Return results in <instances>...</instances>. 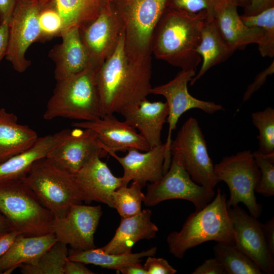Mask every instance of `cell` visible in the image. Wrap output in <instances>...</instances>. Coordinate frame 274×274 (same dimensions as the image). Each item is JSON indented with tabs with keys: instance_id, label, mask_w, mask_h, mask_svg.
<instances>
[{
	"instance_id": "1",
	"label": "cell",
	"mask_w": 274,
	"mask_h": 274,
	"mask_svg": "<svg viewBox=\"0 0 274 274\" xmlns=\"http://www.w3.org/2000/svg\"><path fill=\"white\" fill-rule=\"evenodd\" d=\"M151 57L129 59L126 54L124 32L112 55L97 72V83L102 116L120 113L147 98L152 88Z\"/></svg>"
},
{
	"instance_id": "2",
	"label": "cell",
	"mask_w": 274,
	"mask_h": 274,
	"mask_svg": "<svg viewBox=\"0 0 274 274\" xmlns=\"http://www.w3.org/2000/svg\"><path fill=\"white\" fill-rule=\"evenodd\" d=\"M208 14H191L166 7L153 33L152 54L181 70H196L201 61L196 49Z\"/></svg>"
},
{
	"instance_id": "3",
	"label": "cell",
	"mask_w": 274,
	"mask_h": 274,
	"mask_svg": "<svg viewBox=\"0 0 274 274\" xmlns=\"http://www.w3.org/2000/svg\"><path fill=\"white\" fill-rule=\"evenodd\" d=\"M214 197L202 209L190 214L180 230L168 235L169 251L175 257L182 259L188 250L208 241L234 244L226 195L218 188Z\"/></svg>"
},
{
	"instance_id": "4",
	"label": "cell",
	"mask_w": 274,
	"mask_h": 274,
	"mask_svg": "<svg viewBox=\"0 0 274 274\" xmlns=\"http://www.w3.org/2000/svg\"><path fill=\"white\" fill-rule=\"evenodd\" d=\"M99 68L89 66L57 84L43 118H64L90 121L102 117L97 74Z\"/></svg>"
},
{
	"instance_id": "5",
	"label": "cell",
	"mask_w": 274,
	"mask_h": 274,
	"mask_svg": "<svg viewBox=\"0 0 274 274\" xmlns=\"http://www.w3.org/2000/svg\"><path fill=\"white\" fill-rule=\"evenodd\" d=\"M0 213L11 230L37 236L52 232L54 216L22 178L0 181Z\"/></svg>"
},
{
	"instance_id": "6",
	"label": "cell",
	"mask_w": 274,
	"mask_h": 274,
	"mask_svg": "<svg viewBox=\"0 0 274 274\" xmlns=\"http://www.w3.org/2000/svg\"><path fill=\"white\" fill-rule=\"evenodd\" d=\"M22 179L54 217H63L72 205L85 202L75 176L47 158L35 162Z\"/></svg>"
},
{
	"instance_id": "7",
	"label": "cell",
	"mask_w": 274,
	"mask_h": 274,
	"mask_svg": "<svg viewBox=\"0 0 274 274\" xmlns=\"http://www.w3.org/2000/svg\"><path fill=\"white\" fill-rule=\"evenodd\" d=\"M168 0H117L112 2L123 24L124 49L134 60L151 57L154 29Z\"/></svg>"
},
{
	"instance_id": "8",
	"label": "cell",
	"mask_w": 274,
	"mask_h": 274,
	"mask_svg": "<svg viewBox=\"0 0 274 274\" xmlns=\"http://www.w3.org/2000/svg\"><path fill=\"white\" fill-rule=\"evenodd\" d=\"M176 158L197 184L210 191L220 181L210 158L204 136L196 118L190 117L183 124L169 148Z\"/></svg>"
},
{
	"instance_id": "9",
	"label": "cell",
	"mask_w": 274,
	"mask_h": 274,
	"mask_svg": "<svg viewBox=\"0 0 274 274\" xmlns=\"http://www.w3.org/2000/svg\"><path fill=\"white\" fill-rule=\"evenodd\" d=\"M214 169L220 182H224L228 187V208L243 203L251 216L258 218L262 207L257 201L255 188L260 179V172L253 153L244 150L226 156L214 164Z\"/></svg>"
},
{
	"instance_id": "10",
	"label": "cell",
	"mask_w": 274,
	"mask_h": 274,
	"mask_svg": "<svg viewBox=\"0 0 274 274\" xmlns=\"http://www.w3.org/2000/svg\"><path fill=\"white\" fill-rule=\"evenodd\" d=\"M210 191L195 183L180 162L172 157L168 170L157 181L147 186L144 204L154 207L170 199H182L193 203L195 211L204 207L214 198Z\"/></svg>"
},
{
	"instance_id": "11",
	"label": "cell",
	"mask_w": 274,
	"mask_h": 274,
	"mask_svg": "<svg viewBox=\"0 0 274 274\" xmlns=\"http://www.w3.org/2000/svg\"><path fill=\"white\" fill-rule=\"evenodd\" d=\"M45 1L18 0L13 13L9 24L6 57L19 73L25 72L31 64L25 53L33 43L39 40V14Z\"/></svg>"
},
{
	"instance_id": "12",
	"label": "cell",
	"mask_w": 274,
	"mask_h": 274,
	"mask_svg": "<svg viewBox=\"0 0 274 274\" xmlns=\"http://www.w3.org/2000/svg\"><path fill=\"white\" fill-rule=\"evenodd\" d=\"M195 75V70H181L168 82L152 87L150 90V94L163 96L166 99L168 108L166 120L168 124V130L165 143V170L168 169L171 162L172 156L169 148L172 141V132L176 128L177 124L181 116L187 111L193 109H200L209 114L224 110L223 107L219 104L199 99L189 93L187 85Z\"/></svg>"
},
{
	"instance_id": "13",
	"label": "cell",
	"mask_w": 274,
	"mask_h": 274,
	"mask_svg": "<svg viewBox=\"0 0 274 274\" xmlns=\"http://www.w3.org/2000/svg\"><path fill=\"white\" fill-rule=\"evenodd\" d=\"M79 32L90 66L99 68L116 48L123 24L111 2L95 19L79 27Z\"/></svg>"
},
{
	"instance_id": "14",
	"label": "cell",
	"mask_w": 274,
	"mask_h": 274,
	"mask_svg": "<svg viewBox=\"0 0 274 274\" xmlns=\"http://www.w3.org/2000/svg\"><path fill=\"white\" fill-rule=\"evenodd\" d=\"M74 127L58 132V141L46 157L74 176L92 158L107 153L93 130Z\"/></svg>"
},
{
	"instance_id": "15",
	"label": "cell",
	"mask_w": 274,
	"mask_h": 274,
	"mask_svg": "<svg viewBox=\"0 0 274 274\" xmlns=\"http://www.w3.org/2000/svg\"><path fill=\"white\" fill-rule=\"evenodd\" d=\"M102 213L99 205L73 204L64 217H54L52 231L57 241L70 245L73 249L82 251L95 248L94 235Z\"/></svg>"
},
{
	"instance_id": "16",
	"label": "cell",
	"mask_w": 274,
	"mask_h": 274,
	"mask_svg": "<svg viewBox=\"0 0 274 274\" xmlns=\"http://www.w3.org/2000/svg\"><path fill=\"white\" fill-rule=\"evenodd\" d=\"M232 221L235 245L252 260L263 273L274 272V255L265 239L262 224L238 205L228 208Z\"/></svg>"
},
{
	"instance_id": "17",
	"label": "cell",
	"mask_w": 274,
	"mask_h": 274,
	"mask_svg": "<svg viewBox=\"0 0 274 274\" xmlns=\"http://www.w3.org/2000/svg\"><path fill=\"white\" fill-rule=\"evenodd\" d=\"M72 126L93 130L108 154L132 149L141 151L150 149L146 140L134 127L125 121H120L114 114L105 115L90 121H77Z\"/></svg>"
},
{
	"instance_id": "18",
	"label": "cell",
	"mask_w": 274,
	"mask_h": 274,
	"mask_svg": "<svg viewBox=\"0 0 274 274\" xmlns=\"http://www.w3.org/2000/svg\"><path fill=\"white\" fill-rule=\"evenodd\" d=\"M109 154L123 168L121 186H127L132 181L138 182L143 188L147 183L155 182L164 174L166 158L165 144L151 148L144 152L136 149H129L124 156H119L114 152Z\"/></svg>"
},
{
	"instance_id": "19",
	"label": "cell",
	"mask_w": 274,
	"mask_h": 274,
	"mask_svg": "<svg viewBox=\"0 0 274 274\" xmlns=\"http://www.w3.org/2000/svg\"><path fill=\"white\" fill-rule=\"evenodd\" d=\"M100 158H92L74 176L85 194V202L96 201L112 208V195L122 186V178L115 176Z\"/></svg>"
},
{
	"instance_id": "20",
	"label": "cell",
	"mask_w": 274,
	"mask_h": 274,
	"mask_svg": "<svg viewBox=\"0 0 274 274\" xmlns=\"http://www.w3.org/2000/svg\"><path fill=\"white\" fill-rule=\"evenodd\" d=\"M168 114L166 102H151L147 98L120 113L125 122L138 130L150 148L162 144L161 132Z\"/></svg>"
},
{
	"instance_id": "21",
	"label": "cell",
	"mask_w": 274,
	"mask_h": 274,
	"mask_svg": "<svg viewBox=\"0 0 274 274\" xmlns=\"http://www.w3.org/2000/svg\"><path fill=\"white\" fill-rule=\"evenodd\" d=\"M60 37L61 43L55 45L49 53L55 64L54 77L56 81L90 66L88 55L81 39L79 27L66 29Z\"/></svg>"
},
{
	"instance_id": "22",
	"label": "cell",
	"mask_w": 274,
	"mask_h": 274,
	"mask_svg": "<svg viewBox=\"0 0 274 274\" xmlns=\"http://www.w3.org/2000/svg\"><path fill=\"white\" fill-rule=\"evenodd\" d=\"M237 7L231 0H221L214 14L222 35L235 50L244 49L250 44L259 45L263 36L260 28L248 26L244 23L238 13Z\"/></svg>"
},
{
	"instance_id": "23",
	"label": "cell",
	"mask_w": 274,
	"mask_h": 274,
	"mask_svg": "<svg viewBox=\"0 0 274 274\" xmlns=\"http://www.w3.org/2000/svg\"><path fill=\"white\" fill-rule=\"evenodd\" d=\"M151 216L150 209H144L136 215L121 218L113 237L101 249L110 254L131 253L139 241L155 238L158 228L152 222Z\"/></svg>"
},
{
	"instance_id": "24",
	"label": "cell",
	"mask_w": 274,
	"mask_h": 274,
	"mask_svg": "<svg viewBox=\"0 0 274 274\" xmlns=\"http://www.w3.org/2000/svg\"><path fill=\"white\" fill-rule=\"evenodd\" d=\"M235 50L222 35L214 16L208 14L201 30V39L196 49L202 63L198 73L190 82L193 85L211 68L227 60Z\"/></svg>"
},
{
	"instance_id": "25",
	"label": "cell",
	"mask_w": 274,
	"mask_h": 274,
	"mask_svg": "<svg viewBox=\"0 0 274 274\" xmlns=\"http://www.w3.org/2000/svg\"><path fill=\"white\" fill-rule=\"evenodd\" d=\"M57 242L53 232L37 236L18 234L0 258V274H10L23 264L33 261Z\"/></svg>"
},
{
	"instance_id": "26",
	"label": "cell",
	"mask_w": 274,
	"mask_h": 274,
	"mask_svg": "<svg viewBox=\"0 0 274 274\" xmlns=\"http://www.w3.org/2000/svg\"><path fill=\"white\" fill-rule=\"evenodd\" d=\"M17 120L14 114L0 109V163L29 148L39 137L33 129Z\"/></svg>"
},
{
	"instance_id": "27",
	"label": "cell",
	"mask_w": 274,
	"mask_h": 274,
	"mask_svg": "<svg viewBox=\"0 0 274 274\" xmlns=\"http://www.w3.org/2000/svg\"><path fill=\"white\" fill-rule=\"evenodd\" d=\"M59 137L58 132L38 137L29 148L0 163V181L24 178L35 162L47 157Z\"/></svg>"
},
{
	"instance_id": "28",
	"label": "cell",
	"mask_w": 274,
	"mask_h": 274,
	"mask_svg": "<svg viewBox=\"0 0 274 274\" xmlns=\"http://www.w3.org/2000/svg\"><path fill=\"white\" fill-rule=\"evenodd\" d=\"M157 250L156 247H153L138 253L110 254L105 252L101 248L95 247L82 251L72 249L68 254V259L79 261L85 264H91L118 271L131 263L141 262L143 258L154 256Z\"/></svg>"
},
{
	"instance_id": "29",
	"label": "cell",
	"mask_w": 274,
	"mask_h": 274,
	"mask_svg": "<svg viewBox=\"0 0 274 274\" xmlns=\"http://www.w3.org/2000/svg\"><path fill=\"white\" fill-rule=\"evenodd\" d=\"M64 24V30L95 19L111 0H53ZM63 30V31H64Z\"/></svg>"
},
{
	"instance_id": "30",
	"label": "cell",
	"mask_w": 274,
	"mask_h": 274,
	"mask_svg": "<svg viewBox=\"0 0 274 274\" xmlns=\"http://www.w3.org/2000/svg\"><path fill=\"white\" fill-rule=\"evenodd\" d=\"M68 254L67 245L57 241L38 258L19 268L22 274H64Z\"/></svg>"
},
{
	"instance_id": "31",
	"label": "cell",
	"mask_w": 274,
	"mask_h": 274,
	"mask_svg": "<svg viewBox=\"0 0 274 274\" xmlns=\"http://www.w3.org/2000/svg\"><path fill=\"white\" fill-rule=\"evenodd\" d=\"M215 257L226 274H261L260 267L235 244L217 243L213 247Z\"/></svg>"
},
{
	"instance_id": "32",
	"label": "cell",
	"mask_w": 274,
	"mask_h": 274,
	"mask_svg": "<svg viewBox=\"0 0 274 274\" xmlns=\"http://www.w3.org/2000/svg\"><path fill=\"white\" fill-rule=\"evenodd\" d=\"M143 187L136 181L129 186H121L112 195V208L116 210L121 218H127L139 214L145 199Z\"/></svg>"
},
{
	"instance_id": "33",
	"label": "cell",
	"mask_w": 274,
	"mask_h": 274,
	"mask_svg": "<svg viewBox=\"0 0 274 274\" xmlns=\"http://www.w3.org/2000/svg\"><path fill=\"white\" fill-rule=\"evenodd\" d=\"M244 23L250 27L260 28L263 36L258 45L260 55L263 57L274 56V7L267 9L258 14L240 15Z\"/></svg>"
},
{
	"instance_id": "34",
	"label": "cell",
	"mask_w": 274,
	"mask_h": 274,
	"mask_svg": "<svg viewBox=\"0 0 274 274\" xmlns=\"http://www.w3.org/2000/svg\"><path fill=\"white\" fill-rule=\"evenodd\" d=\"M251 118L252 123L259 131L257 151L263 154L274 153V109L267 107L254 112Z\"/></svg>"
},
{
	"instance_id": "35",
	"label": "cell",
	"mask_w": 274,
	"mask_h": 274,
	"mask_svg": "<svg viewBox=\"0 0 274 274\" xmlns=\"http://www.w3.org/2000/svg\"><path fill=\"white\" fill-rule=\"evenodd\" d=\"M40 37L42 42L60 36L64 29L63 20L57 10L53 0L44 2L39 14Z\"/></svg>"
},
{
	"instance_id": "36",
	"label": "cell",
	"mask_w": 274,
	"mask_h": 274,
	"mask_svg": "<svg viewBox=\"0 0 274 274\" xmlns=\"http://www.w3.org/2000/svg\"><path fill=\"white\" fill-rule=\"evenodd\" d=\"M260 172V179L255 192L270 197L274 195V153L263 154L258 151L253 153Z\"/></svg>"
},
{
	"instance_id": "37",
	"label": "cell",
	"mask_w": 274,
	"mask_h": 274,
	"mask_svg": "<svg viewBox=\"0 0 274 274\" xmlns=\"http://www.w3.org/2000/svg\"><path fill=\"white\" fill-rule=\"evenodd\" d=\"M221 1L168 0L166 7L191 14L206 11L208 14L214 16L215 10Z\"/></svg>"
},
{
	"instance_id": "38",
	"label": "cell",
	"mask_w": 274,
	"mask_h": 274,
	"mask_svg": "<svg viewBox=\"0 0 274 274\" xmlns=\"http://www.w3.org/2000/svg\"><path fill=\"white\" fill-rule=\"evenodd\" d=\"M147 274H175L177 270L162 258L147 257L143 265Z\"/></svg>"
},
{
	"instance_id": "39",
	"label": "cell",
	"mask_w": 274,
	"mask_h": 274,
	"mask_svg": "<svg viewBox=\"0 0 274 274\" xmlns=\"http://www.w3.org/2000/svg\"><path fill=\"white\" fill-rule=\"evenodd\" d=\"M273 73L274 61L273 60L268 66L257 75L253 82L248 86L243 95V101L249 99L252 95L264 84L267 77Z\"/></svg>"
},
{
	"instance_id": "40",
	"label": "cell",
	"mask_w": 274,
	"mask_h": 274,
	"mask_svg": "<svg viewBox=\"0 0 274 274\" xmlns=\"http://www.w3.org/2000/svg\"><path fill=\"white\" fill-rule=\"evenodd\" d=\"M192 274H226L220 261L215 257L206 259Z\"/></svg>"
},
{
	"instance_id": "41",
	"label": "cell",
	"mask_w": 274,
	"mask_h": 274,
	"mask_svg": "<svg viewBox=\"0 0 274 274\" xmlns=\"http://www.w3.org/2000/svg\"><path fill=\"white\" fill-rule=\"evenodd\" d=\"M274 7V0H251L249 5L244 9V15H255Z\"/></svg>"
},
{
	"instance_id": "42",
	"label": "cell",
	"mask_w": 274,
	"mask_h": 274,
	"mask_svg": "<svg viewBox=\"0 0 274 274\" xmlns=\"http://www.w3.org/2000/svg\"><path fill=\"white\" fill-rule=\"evenodd\" d=\"M95 272L87 267L82 262L71 260L67 258L64 266V274H94Z\"/></svg>"
},
{
	"instance_id": "43",
	"label": "cell",
	"mask_w": 274,
	"mask_h": 274,
	"mask_svg": "<svg viewBox=\"0 0 274 274\" xmlns=\"http://www.w3.org/2000/svg\"><path fill=\"white\" fill-rule=\"evenodd\" d=\"M18 0H0V23L9 24Z\"/></svg>"
},
{
	"instance_id": "44",
	"label": "cell",
	"mask_w": 274,
	"mask_h": 274,
	"mask_svg": "<svg viewBox=\"0 0 274 274\" xmlns=\"http://www.w3.org/2000/svg\"><path fill=\"white\" fill-rule=\"evenodd\" d=\"M262 229L267 246L274 255V218L272 217L262 224Z\"/></svg>"
},
{
	"instance_id": "45",
	"label": "cell",
	"mask_w": 274,
	"mask_h": 274,
	"mask_svg": "<svg viewBox=\"0 0 274 274\" xmlns=\"http://www.w3.org/2000/svg\"><path fill=\"white\" fill-rule=\"evenodd\" d=\"M9 41V23H0V62L7 54Z\"/></svg>"
},
{
	"instance_id": "46",
	"label": "cell",
	"mask_w": 274,
	"mask_h": 274,
	"mask_svg": "<svg viewBox=\"0 0 274 274\" xmlns=\"http://www.w3.org/2000/svg\"><path fill=\"white\" fill-rule=\"evenodd\" d=\"M18 234L16 232L10 231L0 237V258L6 252Z\"/></svg>"
},
{
	"instance_id": "47",
	"label": "cell",
	"mask_w": 274,
	"mask_h": 274,
	"mask_svg": "<svg viewBox=\"0 0 274 274\" xmlns=\"http://www.w3.org/2000/svg\"><path fill=\"white\" fill-rule=\"evenodd\" d=\"M118 271L123 274H147L143 265H142L140 262L128 264Z\"/></svg>"
},
{
	"instance_id": "48",
	"label": "cell",
	"mask_w": 274,
	"mask_h": 274,
	"mask_svg": "<svg viewBox=\"0 0 274 274\" xmlns=\"http://www.w3.org/2000/svg\"><path fill=\"white\" fill-rule=\"evenodd\" d=\"M12 231L5 217L0 213V237L6 233Z\"/></svg>"
},
{
	"instance_id": "49",
	"label": "cell",
	"mask_w": 274,
	"mask_h": 274,
	"mask_svg": "<svg viewBox=\"0 0 274 274\" xmlns=\"http://www.w3.org/2000/svg\"><path fill=\"white\" fill-rule=\"evenodd\" d=\"M238 7H241L244 9L247 8L250 4L251 0H231Z\"/></svg>"
},
{
	"instance_id": "50",
	"label": "cell",
	"mask_w": 274,
	"mask_h": 274,
	"mask_svg": "<svg viewBox=\"0 0 274 274\" xmlns=\"http://www.w3.org/2000/svg\"><path fill=\"white\" fill-rule=\"evenodd\" d=\"M117 1V0H111V2H114V1Z\"/></svg>"
},
{
	"instance_id": "51",
	"label": "cell",
	"mask_w": 274,
	"mask_h": 274,
	"mask_svg": "<svg viewBox=\"0 0 274 274\" xmlns=\"http://www.w3.org/2000/svg\"><path fill=\"white\" fill-rule=\"evenodd\" d=\"M38 1H44V0H38Z\"/></svg>"
}]
</instances>
